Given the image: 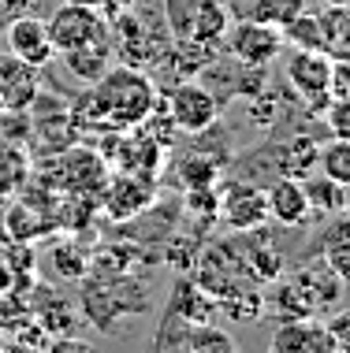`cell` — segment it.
<instances>
[{"instance_id":"obj_1","label":"cell","mask_w":350,"mask_h":353,"mask_svg":"<svg viewBox=\"0 0 350 353\" xmlns=\"http://www.w3.org/2000/svg\"><path fill=\"white\" fill-rule=\"evenodd\" d=\"M90 93L108 127H138L157 108V85L142 74V68L116 63L90 85Z\"/></svg>"},{"instance_id":"obj_2","label":"cell","mask_w":350,"mask_h":353,"mask_svg":"<svg viewBox=\"0 0 350 353\" xmlns=\"http://www.w3.org/2000/svg\"><path fill=\"white\" fill-rule=\"evenodd\" d=\"M149 309V283L135 279L130 272H90V279L82 283V316H86L97 331L112 335L116 320L138 316Z\"/></svg>"},{"instance_id":"obj_3","label":"cell","mask_w":350,"mask_h":353,"mask_svg":"<svg viewBox=\"0 0 350 353\" xmlns=\"http://www.w3.org/2000/svg\"><path fill=\"white\" fill-rule=\"evenodd\" d=\"M283 79L291 82V90L302 97L309 116L320 119L324 104L332 101V56H324L320 49H291L283 60Z\"/></svg>"},{"instance_id":"obj_4","label":"cell","mask_w":350,"mask_h":353,"mask_svg":"<svg viewBox=\"0 0 350 353\" xmlns=\"http://www.w3.org/2000/svg\"><path fill=\"white\" fill-rule=\"evenodd\" d=\"M164 112L175 123V130H183V134H205L220 119V97L209 90V82L183 79L164 97Z\"/></svg>"},{"instance_id":"obj_5","label":"cell","mask_w":350,"mask_h":353,"mask_svg":"<svg viewBox=\"0 0 350 353\" xmlns=\"http://www.w3.org/2000/svg\"><path fill=\"white\" fill-rule=\"evenodd\" d=\"M108 45H112L116 63H123V68H146V63H157L160 56H164V49L172 45V37L168 34L157 37L135 15V8H130L127 15H119L108 23Z\"/></svg>"},{"instance_id":"obj_6","label":"cell","mask_w":350,"mask_h":353,"mask_svg":"<svg viewBox=\"0 0 350 353\" xmlns=\"http://www.w3.org/2000/svg\"><path fill=\"white\" fill-rule=\"evenodd\" d=\"M224 49L235 63L242 68H269L283 52V34L272 23H257V19H231L228 34H224Z\"/></svg>"},{"instance_id":"obj_7","label":"cell","mask_w":350,"mask_h":353,"mask_svg":"<svg viewBox=\"0 0 350 353\" xmlns=\"http://www.w3.org/2000/svg\"><path fill=\"white\" fill-rule=\"evenodd\" d=\"M45 30H49V41H52L56 56H60L68 49H79V45L105 41V37H108V19L101 15L97 8L68 4V0H64V4L45 19Z\"/></svg>"},{"instance_id":"obj_8","label":"cell","mask_w":350,"mask_h":353,"mask_svg":"<svg viewBox=\"0 0 350 353\" xmlns=\"http://www.w3.org/2000/svg\"><path fill=\"white\" fill-rule=\"evenodd\" d=\"M220 219L224 227L235 234H253L269 223V197H264L261 186L253 183H231L220 194Z\"/></svg>"},{"instance_id":"obj_9","label":"cell","mask_w":350,"mask_h":353,"mask_svg":"<svg viewBox=\"0 0 350 353\" xmlns=\"http://www.w3.org/2000/svg\"><path fill=\"white\" fill-rule=\"evenodd\" d=\"M153 197H157V183L149 171H138V168L123 171V175L105 183V212L123 223V219H135L146 212L153 205Z\"/></svg>"},{"instance_id":"obj_10","label":"cell","mask_w":350,"mask_h":353,"mask_svg":"<svg viewBox=\"0 0 350 353\" xmlns=\"http://www.w3.org/2000/svg\"><path fill=\"white\" fill-rule=\"evenodd\" d=\"M291 283L298 286V294L306 298V305H309L313 316L332 312L339 305V298H343V286H347L332 268H328L324 256H309V261H302L295 268V275H291Z\"/></svg>"},{"instance_id":"obj_11","label":"cell","mask_w":350,"mask_h":353,"mask_svg":"<svg viewBox=\"0 0 350 353\" xmlns=\"http://www.w3.org/2000/svg\"><path fill=\"white\" fill-rule=\"evenodd\" d=\"M4 45L15 60L30 63L37 71L49 68L52 56H56L52 41H49V30H45V19H37V15H15L4 30Z\"/></svg>"},{"instance_id":"obj_12","label":"cell","mask_w":350,"mask_h":353,"mask_svg":"<svg viewBox=\"0 0 350 353\" xmlns=\"http://www.w3.org/2000/svg\"><path fill=\"white\" fill-rule=\"evenodd\" d=\"M269 346L276 353H336V342L328 335V323L320 316L280 320Z\"/></svg>"},{"instance_id":"obj_13","label":"cell","mask_w":350,"mask_h":353,"mask_svg":"<svg viewBox=\"0 0 350 353\" xmlns=\"http://www.w3.org/2000/svg\"><path fill=\"white\" fill-rule=\"evenodd\" d=\"M37 93H41V71L15 60L12 52L0 56V104L8 112H26L37 101Z\"/></svg>"},{"instance_id":"obj_14","label":"cell","mask_w":350,"mask_h":353,"mask_svg":"<svg viewBox=\"0 0 350 353\" xmlns=\"http://www.w3.org/2000/svg\"><path fill=\"white\" fill-rule=\"evenodd\" d=\"M269 197V219H276L280 227H306L313 212H309V201H306V190H302V179H287V175H276L264 190Z\"/></svg>"},{"instance_id":"obj_15","label":"cell","mask_w":350,"mask_h":353,"mask_svg":"<svg viewBox=\"0 0 350 353\" xmlns=\"http://www.w3.org/2000/svg\"><path fill=\"white\" fill-rule=\"evenodd\" d=\"M108 183V164L97 157L93 149H71L68 160H64V179L60 186L71 190V194H101Z\"/></svg>"},{"instance_id":"obj_16","label":"cell","mask_w":350,"mask_h":353,"mask_svg":"<svg viewBox=\"0 0 350 353\" xmlns=\"http://www.w3.org/2000/svg\"><path fill=\"white\" fill-rule=\"evenodd\" d=\"M317 152H320V141H317V138H306V134L269 145L272 171H276V175H287V179H306V175H313V171H317Z\"/></svg>"},{"instance_id":"obj_17","label":"cell","mask_w":350,"mask_h":353,"mask_svg":"<svg viewBox=\"0 0 350 353\" xmlns=\"http://www.w3.org/2000/svg\"><path fill=\"white\" fill-rule=\"evenodd\" d=\"M64 56V68H68L75 79H79L82 85H93L112 68V45H108V37L105 41H90V45H79V49H68V52H60Z\"/></svg>"},{"instance_id":"obj_18","label":"cell","mask_w":350,"mask_h":353,"mask_svg":"<svg viewBox=\"0 0 350 353\" xmlns=\"http://www.w3.org/2000/svg\"><path fill=\"white\" fill-rule=\"evenodd\" d=\"M239 250H242V268H246V279L250 283L264 286V283H276L283 275V253L269 238H250Z\"/></svg>"},{"instance_id":"obj_19","label":"cell","mask_w":350,"mask_h":353,"mask_svg":"<svg viewBox=\"0 0 350 353\" xmlns=\"http://www.w3.org/2000/svg\"><path fill=\"white\" fill-rule=\"evenodd\" d=\"M231 26L228 0H194V19H191V37L205 45H224V34Z\"/></svg>"},{"instance_id":"obj_20","label":"cell","mask_w":350,"mask_h":353,"mask_svg":"<svg viewBox=\"0 0 350 353\" xmlns=\"http://www.w3.org/2000/svg\"><path fill=\"white\" fill-rule=\"evenodd\" d=\"M320 52L332 60L350 56V4H328L320 12Z\"/></svg>"},{"instance_id":"obj_21","label":"cell","mask_w":350,"mask_h":353,"mask_svg":"<svg viewBox=\"0 0 350 353\" xmlns=\"http://www.w3.org/2000/svg\"><path fill=\"white\" fill-rule=\"evenodd\" d=\"M168 309L179 312L183 320L191 323H205V320H216V298L209 290H202L194 279H179L175 290H172V301H168Z\"/></svg>"},{"instance_id":"obj_22","label":"cell","mask_w":350,"mask_h":353,"mask_svg":"<svg viewBox=\"0 0 350 353\" xmlns=\"http://www.w3.org/2000/svg\"><path fill=\"white\" fill-rule=\"evenodd\" d=\"M320 256L328 261V268H332L343 283H350V219H336L332 227L324 231V242H320Z\"/></svg>"},{"instance_id":"obj_23","label":"cell","mask_w":350,"mask_h":353,"mask_svg":"<svg viewBox=\"0 0 350 353\" xmlns=\"http://www.w3.org/2000/svg\"><path fill=\"white\" fill-rule=\"evenodd\" d=\"M302 190H306V201H309V212H313V216L343 212V186L332 183L328 175H320V171L306 175V179H302Z\"/></svg>"},{"instance_id":"obj_24","label":"cell","mask_w":350,"mask_h":353,"mask_svg":"<svg viewBox=\"0 0 350 353\" xmlns=\"http://www.w3.org/2000/svg\"><path fill=\"white\" fill-rule=\"evenodd\" d=\"M216 312H224L235 323H253L264 316V294H257L253 286H239V290L216 298Z\"/></svg>"},{"instance_id":"obj_25","label":"cell","mask_w":350,"mask_h":353,"mask_svg":"<svg viewBox=\"0 0 350 353\" xmlns=\"http://www.w3.org/2000/svg\"><path fill=\"white\" fill-rule=\"evenodd\" d=\"M231 350H235V339L224 327H216V320L191 323L186 327L183 353H231Z\"/></svg>"},{"instance_id":"obj_26","label":"cell","mask_w":350,"mask_h":353,"mask_svg":"<svg viewBox=\"0 0 350 353\" xmlns=\"http://www.w3.org/2000/svg\"><path fill=\"white\" fill-rule=\"evenodd\" d=\"M317 171H320V175H328L332 183L347 186L350 183V138L324 141L320 152H317Z\"/></svg>"},{"instance_id":"obj_27","label":"cell","mask_w":350,"mask_h":353,"mask_svg":"<svg viewBox=\"0 0 350 353\" xmlns=\"http://www.w3.org/2000/svg\"><path fill=\"white\" fill-rule=\"evenodd\" d=\"M280 34H283V45H291V49H320V15L302 8L295 19H287L280 26Z\"/></svg>"},{"instance_id":"obj_28","label":"cell","mask_w":350,"mask_h":353,"mask_svg":"<svg viewBox=\"0 0 350 353\" xmlns=\"http://www.w3.org/2000/svg\"><path fill=\"white\" fill-rule=\"evenodd\" d=\"M4 227H8V238H12V242H34V238L49 234V223L37 219L34 205H12V208H8Z\"/></svg>"},{"instance_id":"obj_29","label":"cell","mask_w":350,"mask_h":353,"mask_svg":"<svg viewBox=\"0 0 350 353\" xmlns=\"http://www.w3.org/2000/svg\"><path fill=\"white\" fill-rule=\"evenodd\" d=\"M52 268L60 279H86V272H90V256L82 245H75V242H60L52 250Z\"/></svg>"},{"instance_id":"obj_30","label":"cell","mask_w":350,"mask_h":353,"mask_svg":"<svg viewBox=\"0 0 350 353\" xmlns=\"http://www.w3.org/2000/svg\"><path fill=\"white\" fill-rule=\"evenodd\" d=\"M216 175H220V164H216V160H205V157H191V160L179 164V183L186 190L216 186Z\"/></svg>"},{"instance_id":"obj_31","label":"cell","mask_w":350,"mask_h":353,"mask_svg":"<svg viewBox=\"0 0 350 353\" xmlns=\"http://www.w3.org/2000/svg\"><path fill=\"white\" fill-rule=\"evenodd\" d=\"M320 119L328 123L332 138H350V97H332L320 112Z\"/></svg>"},{"instance_id":"obj_32","label":"cell","mask_w":350,"mask_h":353,"mask_svg":"<svg viewBox=\"0 0 350 353\" xmlns=\"http://www.w3.org/2000/svg\"><path fill=\"white\" fill-rule=\"evenodd\" d=\"M324 323H328V335L336 342V353H350V309L332 312Z\"/></svg>"},{"instance_id":"obj_33","label":"cell","mask_w":350,"mask_h":353,"mask_svg":"<svg viewBox=\"0 0 350 353\" xmlns=\"http://www.w3.org/2000/svg\"><path fill=\"white\" fill-rule=\"evenodd\" d=\"M332 97H350V56L347 60H332Z\"/></svg>"},{"instance_id":"obj_34","label":"cell","mask_w":350,"mask_h":353,"mask_svg":"<svg viewBox=\"0 0 350 353\" xmlns=\"http://www.w3.org/2000/svg\"><path fill=\"white\" fill-rule=\"evenodd\" d=\"M130 8H135V0H101V4H97V12H101V15H105L108 23H112V19L127 15Z\"/></svg>"},{"instance_id":"obj_35","label":"cell","mask_w":350,"mask_h":353,"mask_svg":"<svg viewBox=\"0 0 350 353\" xmlns=\"http://www.w3.org/2000/svg\"><path fill=\"white\" fill-rule=\"evenodd\" d=\"M4 290H12V268H8V256L0 250V294Z\"/></svg>"},{"instance_id":"obj_36","label":"cell","mask_w":350,"mask_h":353,"mask_svg":"<svg viewBox=\"0 0 350 353\" xmlns=\"http://www.w3.org/2000/svg\"><path fill=\"white\" fill-rule=\"evenodd\" d=\"M343 216L350 219V183L343 186Z\"/></svg>"},{"instance_id":"obj_37","label":"cell","mask_w":350,"mask_h":353,"mask_svg":"<svg viewBox=\"0 0 350 353\" xmlns=\"http://www.w3.org/2000/svg\"><path fill=\"white\" fill-rule=\"evenodd\" d=\"M68 4H86V8H97L101 0H68Z\"/></svg>"},{"instance_id":"obj_38","label":"cell","mask_w":350,"mask_h":353,"mask_svg":"<svg viewBox=\"0 0 350 353\" xmlns=\"http://www.w3.org/2000/svg\"><path fill=\"white\" fill-rule=\"evenodd\" d=\"M328 4H350V0H328Z\"/></svg>"}]
</instances>
